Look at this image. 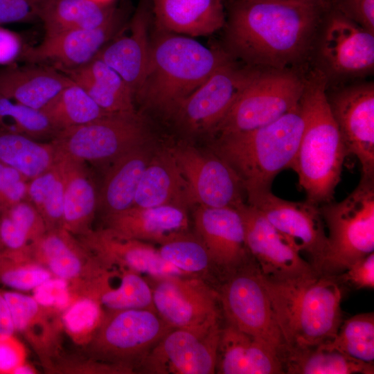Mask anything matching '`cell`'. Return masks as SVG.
<instances>
[{"instance_id": "obj_2", "label": "cell", "mask_w": 374, "mask_h": 374, "mask_svg": "<svg viewBox=\"0 0 374 374\" xmlns=\"http://www.w3.org/2000/svg\"><path fill=\"white\" fill-rule=\"evenodd\" d=\"M262 278L286 344L316 346L335 337L343 321L342 293L335 276L314 272L283 280Z\"/></svg>"}, {"instance_id": "obj_47", "label": "cell", "mask_w": 374, "mask_h": 374, "mask_svg": "<svg viewBox=\"0 0 374 374\" xmlns=\"http://www.w3.org/2000/svg\"><path fill=\"white\" fill-rule=\"evenodd\" d=\"M47 0H0V25L39 21Z\"/></svg>"}, {"instance_id": "obj_19", "label": "cell", "mask_w": 374, "mask_h": 374, "mask_svg": "<svg viewBox=\"0 0 374 374\" xmlns=\"http://www.w3.org/2000/svg\"><path fill=\"white\" fill-rule=\"evenodd\" d=\"M348 154L355 155L362 177L374 178V87H353L329 102Z\"/></svg>"}, {"instance_id": "obj_1", "label": "cell", "mask_w": 374, "mask_h": 374, "mask_svg": "<svg viewBox=\"0 0 374 374\" xmlns=\"http://www.w3.org/2000/svg\"><path fill=\"white\" fill-rule=\"evenodd\" d=\"M317 6L294 0H235L227 24L231 50L247 62L282 69L305 52Z\"/></svg>"}, {"instance_id": "obj_7", "label": "cell", "mask_w": 374, "mask_h": 374, "mask_svg": "<svg viewBox=\"0 0 374 374\" xmlns=\"http://www.w3.org/2000/svg\"><path fill=\"white\" fill-rule=\"evenodd\" d=\"M171 329L154 310H103L98 326L81 347L82 353L136 373L147 355Z\"/></svg>"}, {"instance_id": "obj_46", "label": "cell", "mask_w": 374, "mask_h": 374, "mask_svg": "<svg viewBox=\"0 0 374 374\" xmlns=\"http://www.w3.org/2000/svg\"><path fill=\"white\" fill-rule=\"evenodd\" d=\"M29 180L0 160V210L27 199Z\"/></svg>"}, {"instance_id": "obj_53", "label": "cell", "mask_w": 374, "mask_h": 374, "mask_svg": "<svg viewBox=\"0 0 374 374\" xmlns=\"http://www.w3.org/2000/svg\"><path fill=\"white\" fill-rule=\"evenodd\" d=\"M16 335L10 311L3 289L0 287V337Z\"/></svg>"}, {"instance_id": "obj_38", "label": "cell", "mask_w": 374, "mask_h": 374, "mask_svg": "<svg viewBox=\"0 0 374 374\" xmlns=\"http://www.w3.org/2000/svg\"><path fill=\"white\" fill-rule=\"evenodd\" d=\"M64 194V177L57 150L55 164L29 180L28 185L27 199L42 216L47 230L63 228Z\"/></svg>"}, {"instance_id": "obj_6", "label": "cell", "mask_w": 374, "mask_h": 374, "mask_svg": "<svg viewBox=\"0 0 374 374\" xmlns=\"http://www.w3.org/2000/svg\"><path fill=\"white\" fill-rule=\"evenodd\" d=\"M320 211L328 235L317 274L337 276L374 251V178L361 176L344 199L323 204Z\"/></svg>"}, {"instance_id": "obj_54", "label": "cell", "mask_w": 374, "mask_h": 374, "mask_svg": "<svg viewBox=\"0 0 374 374\" xmlns=\"http://www.w3.org/2000/svg\"><path fill=\"white\" fill-rule=\"evenodd\" d=\"M36 369L27 362L19 365L14 371L13 374H35Z\"/></svg>"}, {"instance_id": "obj_51", "label": "cell", "mask_w": 374, "mask_h": 374, "mask_svg": "<svg viewBox=\"0 0 374 374\" xmlns=\"http://www.w3.org/2000/svg\"><path fill=\"white\" fill-rule=\"evenodd\" d=\"M346 18L374 34V0H341Z\"/></svg>"}, {"instance_id": "obj_17", "label": "cell", "mask_w": 374, "mask_h": 374, "mask_svg": "<svg viewBox=\"0 0 374 374\" xmlns=\"http://www.w3.org/2000/svg\"><path fill=\"white\" fill-rule=\"evenodd\" d=\"M235 208L242 220L247 249L264 277L283 280L316 272L295 245L256 208L244 202Z\"/></svg>"}, {"instance_id": "obj_10", "label": "cell", "mask_w": 374, "mask_h": 374, "mask_svg": "<svg viewBox=\"0 0 374 374\" xmlns=\"http://www.w3.org/2000/svg\"><path fill=\"white\" fill-rule=\"evenodd\" d=\"M303 89L292 73L258 71L211 134L219 136L269 124L299 104Z\"/></svg>"}, {"instance_id": "obj_37", "label": "cell", "mask_w": 374, "mask_h": 374, "mask_svg": "<svg viewBox=\"0 0 374 374\" xmlns=\"http://www.w3.org/2000/svg\"><path fill=\"white\" fill-rule=\"evenodd\" d=\"M42 110L59 132L109 114L103 110L87 91L73 81Z\"/></svg>"}, {"instance_id": "obj_23", "label": "cell", "mask_w": 374, "mask_h": 374, "mask_svg": "<svg viewBox=\"0 0 374 374\" xmlns=\"http://www.w3.org/2000/svg\"><path fill=\"white\" fill-rule=\"evenodd\" d=\"M151 17L148 0H141L126 26L127 31L124 32V27L96 56L121 75L134 99L144 82L149 65L151 41L148 30Z\"/></svg>"}, {"instance_id": "obj_45", "label": "cell", "mask_w": 374, "mask_h": 374, "mask_svg": "<svg viewBox=\"0 0 374 374\" xmlns=\"http://www.w3.org/2000/svg\"><path fill=\"white\" fill-rule=\"evenodd\" d=\"M83 355V354H82ZM51 373L131 374L123 367L82 357L64 355L62 353L54 361Z\"/></svg>"}, {"instance_id": "obj_42", "label": "cell", "mask_w": 374, "mask_h": 374, "mask_svg": "<svg viewBox=\"0 0 374 374\" xmlns=\"http://www.w3.org/2000/svg\"><path fill=\"white\" fill-rule=\"evenodd\" d=\"M0 127L37 141L53 140L59 133L42 109L10 100L0 95Z\"/></svg>"}, {"instance_id": "obj_43", "label": "cell", "mask_w": 374, "mask_h": 374, "mask_svg": "<svg viewBox=\"0 0 374 374\" xmlns=\"http://www.w3.org/2000/svg\"><path fill=\"white\" fill-rule=\"evenodd\" d=\"M120 284L102 292L97 301L103 310L146 309L154 310L152 289L143 274L120 269ZM155 311V310H154Z\"/></svg>"}, {"instance_id": "obj_8", "label": "cell", "mask_w": 374, "mask_h": 374, "mask_svg": "<svg viewBox=\"0 0 374 374\" xmlns=\"http://www.w3.org/2000/svg\"><path fill=\"white\" fill-rule=\"evenodd\" d=\"M51 141L62 152L105 169L124 154L151 141L152 136L145 118L136 112L107 114L63 130Z\"/></svg>"}, {"instance_id": "obj_9", "label": "cell", "mask_w": 374, "mask_h": 374, "mask_svg": "<svg viewBox=\"0 0 374 374\" xmlns=\"http://www.w3.org/2000/svg\"><path fill=\"white\" fill-rule=\"evenodd\" d=\"M215 290L226 322L264 341L278 353L285 343L254 259L226 274Z\"/></svg>"}, {"instance_id": "obj_56", "label": "cell", "mask_w": 374, "mask_h": 374, "mask_svg": "<svg viewBox=\"0 0 374 374\" xmlns=\"http://www.w3.org/2000/svg\"><path fill=\"white\" fill-rule=\"evenodd\" d=\"M294 1H301V2H303V3H310V4L317 6V3H318V1L319 0H294Z\"/></svg>"}, {"instance_id": "obj_49", "label": "cell", "mask_w": 374, "mask_h": 374, "mask_svg": "<svg viewBox=\"0 0 374 374\" xmlns=\"http://www.w3.org/2000/svg\"><path fill=\"white\" fill-rule=\"evenodd\" d=\"M335 277L356 289H373L374 252L357 260L343 273Z\"/></svg>"}, {"instance_id": "obj_40", "label": "cell", "mask_w": 374, "mask_h": 374, "mask_svg": "<svg viewBox=\"0 0 374 374\" xmlns=\"http://www.w3.org/2000/svg\"><path fill=\"white\" fill-rule=\"evenodd\" d=\"M320 345L362 362H373V312L359 314L342 321L335 337Z\"/></svg>"}, {"instance_id": "obj_26", "label": "cell", "mask_w": 374, "mask_h": 374, "mask_svg": "<svg viewBox=\"0 0 374 374\" xmlns=\"http://www.w3.org/2000/svg\"><path fill=\"white\" fill-rule=\"evenodd\" d=\"M161 31L188 37L205 36L225 24L224 0H148Z\"/></svg>"}, {"instance_id": "obj_39", "label": "cell", "mask_w": 374, "mask_h": 374, "mask_svg": "<svg viewBox=\"0 0 374 374\" xmlns=\"http://www.w3.org/2000/svg\"><path fill=\"white\" fill-rule=\"evenodd\" d=\"M159 245L161 258L189 276L201 278L212 271L217 274L204 244L188 230L169 236Z\"/></svg>"}, {"instance_id": "obj_18", "label": "cell", "mask_w": 374, "mask_h": 374, "mask_svg": "<svg viewBox=\"0 0 374 374\" xmlns=\"http://www.w3.org/2000/svg\"><path fill=\"white\" fill-rule=\"evenodd\" d=\"M125 14L119 9L103 25L44 37L35 46H26L21 60L27 63L51 66L59 71L82 66L96 57L100 51L125 27Z\"/></svg>"}, {"instance_id": "obj_5", "label": "cell", "mask_w": 374, "mask_h": 374, "mask_svg": "<svg viewBox=\"0 0 374 374\" xmlns=\"http://www.w3.org/2000/svg\"><path fill=\"white\" fill-rule=\"evenodd\" d=\"M303 128L304 118L299 103L265 126L216 136L212 151L234 170L246 195L271 189L276 176L292 168Z\"/></svg>"}, {"instance_id": "obj_44", "label": "cell", "mask_w": 374, "mask_h": 374, "mask_svg": "<svg viewBox=\"0 0 374 374\" xmlns=\"http://www.w3.org/2000/svg\"><path fill=\"white\" fill-rule=\"evenodd\" d=\"M103 314V308L96 300L84 296H75L61 316L64 332L82 347L91 338Z\"/></svg>"}, {"instance_id": "obj_14", "label": "cell", "mask_w": 374, "mask_h": 374, "mask_svg": "<svg viewBox=\"0 0 374 374\" xmlns=\"http://www.w3.org/2000/svg\"><path fill=\"white\" fill-rule=\"evenodd\" d=\"M247 204L260 211L267 220L308 258L317 273L324 257L328 237L318 205L310 201L292 202L276 196L271 189L247 195Z\"/></svg>"}, {"instance_id": "obj_20", "label": "cell", "mask_w": 374, "mask_h": 374, "mask_svg": "<svg viewBox=\"0 0 374 374\" xmlns=\"http://www.w3.org/2000/svg\"><path fill=\"white\" fill-rule=\"evenodd\" d=\"M195 234L206 248L220 280L249 261L240 213L233 207L197 206L194 212Z\"/></svg>"}, {"instance_id": "obj_36", "label": "cell", "mask_w": 374, "mask_h": 374, "mask_svg": "<svg viewBox=\"0 0 374 374\" xmlns=\"http://www.w3.org/2000/svg\"><path fill=\"white\" fill-rule=\"evenodd\" d=\"M46 231L42 216L27 199L0 210V250H27Z\"/></svg>"}, {"instance_id": "obj_55", "label": "cell", "mask_w": 374, "mask_h": 374, "mask_svg": "<svg viewBox=\"0 0 374 374\" xmlns=\"http://www.w3.org/2000/svg\"><path fill=\"white\" fill-rule=\"evenodd\" d=\"M93 1H95L98 3L105 4V5H109L113 4L114 0H91Z\"/></svg>"}, {"instance_id": "obj_27", "label": "cell", "mask_w": 374, "mask_h": 374, "mask_svg": "<svg viewBox=\"0 0 374 374\" xmlns=\"http://www.w3.org/2000/svg\"><path fill=\"white\" fill-rule=\"evenodd\" d=\"M193 205L188 185L171 149L157 150L142 175L133 206H175L188 210Z\"/></svg>"}, {"instance_id": "obj_29", "label": "cell", "mask_w": 374, "mask_h": 374, "mask_svg": "<svg viewBox=\"0 0 374 374\" xmlns=\"http://www.w3.org/2000/svg\"><path fill=\"white\" fill-rule=\"evenodd\" d=\"M58 157L64 177L63 228L80 236L92 229L99 188L89 164L59 150Z\"/></svg>"}, {"instance_id": "obj_3", "label": "cell", "mask_w": 374, "mask_h": 374, "mask_svg": "<svg viewBox=\"0 0 374 374\" xmlns=\"http://www.w3.org/2000/svg\"><path fill=\"white\" fill-rule=\"evenodd\" d=\"M226 52L190 37L161 31L151 41L149 65L135 101L170 118L221 65Z\"/></svg>"}, {"instance_id": "obj_34", "label": "cell", "mask_w": 374, "mask_h": 374, "mask_svg": "<svg viewBox=\"0 0 374 374\" xmlns=\"http://www.w3.org/2000/svg\"><path fill=\"white\" fill-rule=\"evenodd\" d=\"M118 8L91 0H47L39 15L45 35L91 29L107 22Z\"/></svg>"}, {"instance_id": "obj_16", "label": "cell", "mask_w": 374, "mask_h": 374, "mask_svg": "<svg viewBox=\"0 0 374 374\" xmlns=\"http://www.w3.org/2000/svg\"><path fill=\"white\" fill-rule=\"evenodd\" d=\"M170 149L187 181L195 205L236 208L244 202L246 192L238 175L214 152L204 153L186 143Z\"/></svg>"}, {"instance_id": "obj_33", "label": "cell", "mask_w": 374, "mask_h": 374, "mask_svg": "<svg viewBox=\"0 0 374 374\" xmlns=\"http://www.w3.org/2000/svg\"><path fill=\"white\" fill-rule=\"evenodd\" d=\"M284 373L373 374V362H362L321 345L300 347L286 344L278 351Z\"/></svg>"}, {"instance_id": "obj_15", "label": "cell", "mask_w": 374, "mask_h": 374, "mask_svg": "<svg viewBox=\"0 0 374 374\" xmlns=\"http://www.w3.org/2000/svg\"><path fill=\"white\" fill-rule=\"evenodd\" d=\"M154 310L172 328H188L220 320L215 288L191 276H146Z\"/></svg>"}, {"instance_id": "obj_13", "label": "cell", "mask_w": 374, "mask_h": 374, "mask_svg": "<svg viewBox=\"0 0 374 374\" xmlns=\"http://www.w3.org/2000/svg\"><path fill=\"white\" fill-rule=\"evenodd\" d=\"M258 73L229 60L186 98L170 118L188 134H211Z\"/></svg>"}, {"instance_id": "obj_28", "label": "cell", "mask_w": 374, "mask_h": 374, "mask_svg": "<svg viewBox=\"0 0 374 374\" xmlns=\"http://www.w3.org/2000/svg\"><path fill=\"white\" fill-rule=\"evenodd\" d=\"M72 81L66 74L48 65L14 64L0 68V95L42 109Z\"/></svg>"}, {"instance_id": "obj_21", "label": "cell", "mask_w": 374, "mask_h": 374, "mask_svg": "<svg viewBox=\"0 0 374 374\" xmlns=\"http://www.w3.org/2000/svg\"><path fill=\"white\" fill-rule=\"evenodd\" d=\"M76 237L109 268L128 269L153 276H189L164 260L158 249L146 242L128 238L107 227L92 228Z\"/></svg>"}, {"instance_id": "obj_24", "label": "cell", "mask_w": 374, "mask_h": 374, "mask_svg": "<svg viewBox=\"0 0 374 374\" xmlns=\"http://www.w3.org/2000/svg\"><path fill=\"white\" fill-rule=\"evenodd\" d=\"M215 373L282 374L277 351L226 322L221 328Z\"/></svg>"}, {"instance_id": "obj_35", "label": "cell", "mask_w": 374, "mask_h": 374, "mask_svg": "<svg viewBox=\"0 0 374 374\" xmlns=\"http://www.w3.org/2000/svg\"><path fill=\"white\" fill-rule=\"evenodd\" d=\"M57 158V148L52 141L40 142L17 133H0V160L28 180L51 168Z\"/></svg>"}, {"instance_id": "obj_52", "label": "cell", "mask_w": 374, "mask_h": 374, "mask_svg": "<svg viewBox=\"0 0 374 374\" xmlns=\"http://www.w3.org/2000/svg\"><path fill=\"white\" fill-rule=\"evenodd\" d=\"M25 46L17 33L0 25V66L16 64L21 60Z\"/></svg>"}, {"instance_id": "obj_22", "label": "cell", "mask_w": 374, "mask_h": 374, "mask_svg": "<svg viewBox=\"0 0 374 374\" xmlns=\"http://www.w3.org/2000/svg\"><path fill=\"white\" fill-rule=\"evenodd\" d=\"M16 333L20 334L48 373L62 352V313L42 305L32 295L3 290Z\"/></svg>"}, {"instance_id": "obj_32", "label": "cell", "mask_w": 374, "mask_h": 374, "mask_svg": "<svg viewBox=\"0 0 374 374\" xmlns=\"http://www.w3.org/2000/svg\"><path fill=\"white\" fill-rule=\"evenodd\" d=\"M82 87L109 114L134 113V96L121 75L98 57L72 69L60 71Z\"/></svg>"}, {"instance_id": "obj_30", "label": "cell", "mask_w": 374, "mask_h": 374, "mask_svg": "<svg viewBox=\"0 0 374 374\" xmlns=\"http://www.w3.org/2000/svg\"><path fill=\"white\" fill-rule=\"evenodd\" d=\"M104 226L130 238L160 244L169 236L187 231V209L175 206H132L103 217Z\"/></svg>"}, {"instance_id": "obj_12", "label": "cell", "mask_w": 374, "mask_h": 374, "mask_svg": "<svg viewBox=\"0 0 374 374\" xmlns=\"http://www.w3.org/2000/svg\"><path fill=\"white\" fill-rule=\"evenodd\" d=\"M220 320L172 328L147 355L138 371L154 374L215 373Z\"/></svg>"}, {"instance_id": "obj_31", "label": "cell", "mask_w": 374, "mask_h": 374, "mask_svg": "<svg viewBox=\"0 0 374 374\" xmlns=\"http://www.w3.org/2000/svg\"><path fill=\"white\" fill-rule=\"evenodd\" d=\"M323 51L338 72L367 71L374 65V34L346 17H335L327 27Z\"/></svg>"}, {"instance_id": "obj_25", "label": "cell", "mask_w": 374, "mask_h": 374, "mask_svg": "<svg viewBox=\"0 0 374 374\" xmlns=\"http://www.w3.org/2000/svg\"><path fill=\"white\" fill-rule=\"evenodd\" d=\"M156 150L152 141H149L124 154L105 169L97 208L103 217L133 206L142 175Z\"/></svg>"}, {"instance_id": "obj_4", "label": "cell", "mask_w": 374, "mask_h": 374, "mask_svg": "<svg viewBox=\"0 0 374 374\" xmlns=\"http://www.w3.org/2000/svg\"><path fill=\"white\" fill-rule=\"evenodd\" d=\"M325 85L320 74L304 84L300 100L304 128L291 168L298 175L307 200L317 205L332 202L348 155Z\"/></svg>"}, {"instance_id": "obj_11", "label": "cell", "mask_w": 374, "mask_h": 374, "mask_svg": "<svg viewBox=\"0 0 374 374\" xmlns=\"http://www.w3.org/2000/svg\"><path fill=\"white\" fill-rule=\"evenodd\" d=\"M30 251L53 277L68 283L73 297L109 285L120 273L103 264L78 237L64 228L47 230L31 244Z\"/></svg>"}, {"instance_id": "obj_48", "label": "cell", "mask_w": 374, "mask_h": 374, "mask_svg": "<svg viewBox=\"0 0 374 374\" xmlns=\"http://www.w3.org/2000/svg\"><path fill=\"white\" fill-rule=\"evenodd\" d=\"M33 297L42 305L62 314L73 296L64 280L53 277L33 290Z\"/></svg>"}, {"instance_id": "obj_50", "label": "cell", "mask_w": 374, "mask_h": 374, "mask_svg": "<svg viewBox=\"0 0 374 374\" xmlns=\"http://www.w3.org/2000/svg\"><path fill=\"white\" fill-rule=\"evenodd\" d=\"M25 362L24 347L15 335L0 337V374H13Z\"/></svg>"}, {"instance_id": "obj_57", "label": "cell", "mask_w": 374, "mask_h": 374, "mask_svg": "<svg viewBox=\"0 0 374 374\" xmlns=\"http://www.w3.org/2000/svg\"><path fill=\"white\" fill-rule=\"evenodd\" d=\"M3 130H1V128L0 127V133L2 132Z\"/></svg>"}, {"instance_id": "obj_41", "label": "cell", "mask_w": 374, "mask_h": 374, "mask_svg": "<svg viewBox=\"0 0 374 374\" xmlns=\"http://www.w3.org/2000/svg\"><path fill=\"white\" fill-rule=\"evenodd\" d=\"M27 250H0V285L8 290L26 292L53 278Z\"/></svg>"}]
</instances>
